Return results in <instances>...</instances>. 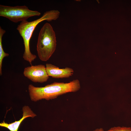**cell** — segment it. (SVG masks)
Returning <instances> with one entry per match:
<instances>
[{
	"mask_svg": "<svg viewBox=\"0 0 131 131\" xmlns=\"http://www.w3.org/2000/svg\"><path fill=\"white\" fill-rule=\"evenodd\" d=\"M41 14L40 12L31 10L25 5L10 6L0 5V16L15 23L27 20L31 17Z\"/></svg>",
	"mask_w": 131,
	"mask_h": 131,
	"instance_id": "4",
	"label": "cell"
},
{
	"mask_svg": "<svg viewBox=\"0 0 131 131\" xmlns=\"http://www.w3.org/2000/svg\"><path fill=\"white\" fill-rule=\"evenodd\" d=\"M6 32L5 30L2 28L0 26V75H1L2 74V62L4 57H8L9 54L5 53L3 49L2 44V39L4 34Z\"/></svg>",
	"mask_w": 131,
	"mask_h": 131,
	"instance_id": "8",
	"label": "cell"
},
{
	"mask_svg": "<svg viewBox=\"0 0 131 131\" xmlns=\"http://www.w3.org/2000/svg\"><path fill=\"white\" fill-rule=\"evenodd\" d=\"M60 14V12L58 10H52L47 11L40 18L30 22L27 20L22 21L17 26L16 29L24 41V51L23 58L31 65L32 62L37 57L36 55L31 53L30 47V40L35 28L38 24L43 21H50L57 20L59 17Z\"/></svg>",
	"mask_w": 131,
	"mask_h": 131,
	"instance_id": "2",
	"label": "cell"
},
{
	"mask_svg": "<svg viewBox=\"0 0 131 131\" xmlns=\"http://www.w3.org/2000/svg\"><path fill=\"white\" fill-rule=\"evenodd\" d=\"M56 34L49 23L45 24L41 29L37 45V54L42 61H46L55 51L56 47Z\"/></svg>",
	"mask_w": 131,
	"mask_h": 131,
	"instance_id": "3",
	"label": "cell"
},
{
	"mask_svg": "<svg viewBox=\"0 0 131 131\" xmlns=\"http://www.w3.org/2000/svg\"><path fill=\"white\" fill-rule=\"evenodd\" d=\"M46 71L49 76L55 78H67L73 74V69L66 67L60 69L50 63H47L46 65Z\"/></svg>",
	"mask_w": 131,
	"mask_h": 131,
	"instance_id": "6",
	"label": "cell"
},
{
	"mask_svg": "<svg viewBox=\"0 0 131 131\" xmlns=\"http://www.w3.org/2000/svg\"><path fill=\"white\" fill-rule=\"evenodd\" d=\"M22 110V117L19 120L10 123H6L3 121L0 123V126L6 128L10 131H18L20 125L24 119L29 117L33 118L36 116V114L28 106H24Z\"/></svg>",
	"mask_w": 131,
	"mask_h": 131,
	"instance_id": "7",
	"label": "cell"
},
{
	"mask_svg": "<svg viewBox=\"0 0 131 131\" xmlns=\"http://www.w3.org/2000/svg\"><path fill=\"white\" fill-rule=\"evenodd\" d=\"M80 88V81L76 79L68 83L55 82L43 87H36L30 84L28 90L31 100L36 102L43 99H54L67 93L77 92Z\"/></svg>",
	"mask_w": 131,
	"mask_h": 131,
	"instance_id": "1",
	"label": "cell"
},
{
	"mask_svg": "<svg viewBox=\"0 0 131 131\" xmlns=\"http://www.w3.org/2000/svg\"><path fill=\"white\" fill-rule=\"evenodd\" d=\"M93 131H104L102 128H100L97 129Z\"/></svg>",
	"mask_w": 131,
	"mask_h": 131,
	"instance_id": "10",
	"label": "cell"
},
{
	"mask_svg": "<svg viewBox=\"0 0 131 131\" xmlns=\"http://www.w3.org/2000/svg\"><path fill=\"white\" fill-rule=\"evenodd\" d=\"M105 131H131V128L125 127H114Z\"/></svg>",
	"mask_w": 131,
	"mask_h": 131,
	"instance_id": "9",
	"label": "cell"
},
{
	"mask_svg": "<svg viewBox=\"0 0 131 131\" xmlns=\"http://www.w3.org/2000/svg\"><path fill=\"white\" fill-rule=\"evenodd\" d=\"M23 74L25 77L36 83H44L47 82L49 78L46 66L41 64L31 65L25 67Z\"/></svg>",
	"mask_w": 131,
	"mask_h": 131,
	"instance_id": "5",
	"label": "cell"
}]
</instances>
